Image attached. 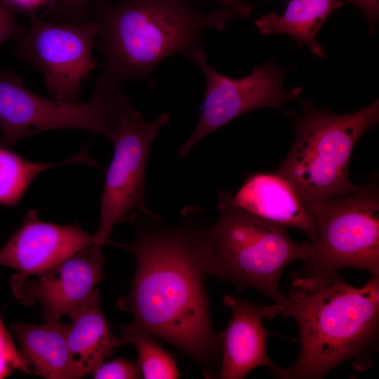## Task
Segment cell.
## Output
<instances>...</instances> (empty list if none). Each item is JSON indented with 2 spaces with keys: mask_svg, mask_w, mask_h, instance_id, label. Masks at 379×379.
Here are the masks:
<instances>
[{
  "mask_svg": "<svg viewBox=\"0 0 379 379\" xmlns=\"http://www.w3.org/2000/svg\"><path fill=\"white\" fill-rule=\"evenodd\" d=\"M135 242L125 247L136 258L131 290L120 303L133 324L194 359L206 378L219 376L221 348L210 316L204 272L183 222L166 224L150 211L139 213Z\"/></svg>",
  "mask_w": 379,
  "mask_h": 379,
  "instance_id": "cell-1",
  "label": "cell"
},
{
  "mask_svg": "<svg viewBox=\"0 0 379 379\" xmlns=\"http://www.w3.org/2000/svg\"><path fill=\"white\" fill-rule=\"evenodd\" d=\"M288 298L300 331V354L292 366L272 372L276 378L321 379L347 361L361 371L373 365L378 347L379 276L357 288L335 270L298 272Z\"/></svg>",
  "mask_w": 379,
  "mask_h": 379,
  "instance_id": "cell-2",
  "label": "cell"
},
{
  "mask_svg": "<svg viewBox=\"0 0 379 379\" xmlns=\"http://www.w3.org/2000/svg\"><path fill=\"white\" fill-rule=\"evenodd\" d=\"M239 18L222 8L200 12L185 0H120L98 4L92 18L97 27L95 46L104 58L102 71L95 80L92 98L110 97L128 79L150 85L155 67L173 54L186 57L202 49L204 31H223Z\"/></svg>",
  "mask_w": 379,
  "mask_h": 379,
  "instance_id": "cell-3",
  "label": "cell"
},
{
  "mask_svg": "<svg viewBox=\"0 0 379 379\" xmlns=\"http://www.w3.org/2000/svg\"><path fill=\"white\" fill-rule=\"evenodd\" d=\"M218 200V217L213 223L201 224L197 208L182 213L199 267L239 291L261 292L281 314L290 316V300L280 289V277L290 262L305 260L310 241H293L286 227L234 206L228 192H220Z\"/></svg>",
  "mask_w": 379,
  "mask_h": 379,
  "instance_id": "cell-4",
  "label": "cell"
},
{
  "mask_svg": "<svg viewBox=\"0 0 379 379\" xmlns=\"http://www.w3.org/2000/svg\"><path fill=\"white\" fill-rule=\"evenodd\" d=\"M295 126L289 153L276 171L293 187L306 208L352 192L349 176L352 151L379 120V100L347 114L317 109L306 100Z\"/></svg>",
  "mask_w": 379,
  "mask_h": 379,
  "instance_id": "cell-5",
  "label": "cell"
},
{
  "mask_svg": "<svg viewBox=\"0 0 379 379\" xmlns=\"http://www.w3.org/2000/svg\"><path fill=\"white\" fill-rule=\"evenodd\" d=\"M378 184L373 172L366 185L308 208L314 236L300 272L356 268L379 276Z\"/></svg>",
  "mask_w": 379,
  "mask_h": 379,
  "instance_id": "cell-6",
  "label": "cell"
},
{
  "mask_svg": "<svg viewBox=\"0 0 379 379\" xmlns=\"http://www.w3.org/2000/svg\"><path fill=\"white\" fill-rule=\"evenodd\" d=\"M131 108L121 91L86 103L49 100L27 89L11 69H0V146L4 147L56 129L84 130L112 139L121 114Z\"/></svg>",
  "mask_w": 379,
  "mask_h": 379,
  "instance_id": "cell-7",
  "label": "cell"
},
{
  "mask_svg": "<svg viewBox=\"0 0 379 379\" xmlns=\"http://www.w3.org/2000/svg\"><path fill=\"white\" fill-rule=\"evenodd\" d=\"M169 121L166 112L153 121L145 120L133 108L121 114L111 139L114 151L100 197L95 244H111L109 238L117 223L131 221L138 214L149 211L145 190L147 164L154 139Z\"/></svg>",
  "mask_w": 379,
  "mask_h": 379,
  "instance_id": "cell-8",
  "label": "cell"
},
{
  "mask_svg": "<svg viewBox=\"0 0 379 379\" xmlns=\"http://www.w3.org/2000/svg\"><path fill=\"white\" fill-rule=\"evenodd\" d=\"M29 15V26L14 39V53L43 74L54 99L76 102L81 82L97 66L95 22L56 23Z\"/></svg>",
  "mask_w": 379,
  "mask_h": 379,
  "instance_id": "cell-9",
  "label": "cell"
},
{
  "mask_svg": "<svg viewBox=\"0 0 379 379\" xmlns=\"http://www.w3.org/2000/svg\"><path fill=\"white\" fill-rule=\"evenodd\" d=\"M187 58L201 69L206 88L200 118L194 131L178 149L180 157L186 156L205 136L239 116L266 107L283 110V102L296 100L302 91L301 87L285 89L284 72L272 62L256 66L251 74L236 79L211 67L203 48L193 51Z\"/></svg>",
  "mask_w": 379,
  "mask_h": 379,
  "instance_id": "cell-10",
  "label": "cell"
},
{
  "mask_svg": "<svg viewBox=\"0 0 379 379\" xmlns=\"http://www.w3.org/2000/svg\"><path fill=\"white\" fill-rule=\"evenodd\" d=\"M101 247L94 244L77 251L32 278L13 276L10 284L15 297L25 305L39 301L42 318L46 322L59 321L83 305L104 278L106 258Z\"/></svg>",
  "mask_w": 379,
  "mask_h": 379,
  "instance_id": "cell-11",
  "label": "cell"
},
{
  "mask_svg": "<svg viewBox=\"0 0 379 379\" xmlns=\"http://www.w3.org/2000/svg\"><path fill=\"white\" fill-rule=\"evenodd\" d=\"M96 244L95 234L72 225L47 222L29 210L22 226L0 248V265L22 276L41 273L74 253Z\"/></svg>",
  "mask_w": 379,
  "mask_h": 379,
  "instance_id": "cell-12",
  "label": "cell"
},
{
  "mask_svg": "<svg viewBox=\"0 0 379 379\" xmlns=\"http://www.w3.org/2000/svg\"><path fill=\"white\" fill-rule=\"evenodd\" d=\"M224 305L232 312L227 327L218 335L221 348L219 378L241 379L253 369L266 366L272 371L274 364L266 352V340L270 333L264 327V319H272L281 314L279 307L258 305L235 295H226Z\"/></svg>",
  "mask_w": 379,
  "mask_h": 379,
  "instance_id": "cell-13",
  "label": "cell"
},
{
  "mask_svg": "<svg viewBox=\"0 0 379 379\" xmlns=\"http://www.w3.org/2000/svg\"><path fill=\"white\" fill-rule=\"evenodd\" d=\"M230 201L261 218L314 236L313 218L293 187L281 175L257 173L250 175Z\"/></svg>",
  "mask_w": 379,
  "mask_h": 379,
  "instance_id": "cell-14",
  "label": "cell"
},
{
  "mask_svg": "<svg viewBox=\"0 0 379 379\" xmlns=\"http://www.w3.org/2000/svg\"><path fill=\"white\" fill-rule=\"evenodd\" d=\"M100 298L96 288L83 305L68 314L72 319L67 334L71 379L91 373L116 347L124 345L120 337L111 333Z\"/></svg>",
  "mask_w": 379,
  "mask_h": 379,
  "instance_id": "cell-15",
  "label": "cell"
},
{
  "mask_svg": "<svg viewBox=\"0 0 379 379\" xmlns=\"http://www.w3.org/2000/svg\"><path fill=\"white\" fill-rule=\"evenodd\" d=\"M69 326L56 321L41 325L19 322L11 326L19 340L20 355L34 373L48 379H71Z\"/></svg>",
  "mask_w": 379,
  "mask_h": 379,
  "instance_id": "cell-16",
  "label": "cell"
},
{
  "mask_svg": "<svg viewBox=\"0 0 379 379\" xmlns=\"http://www.w3.org/2000/svg\"><path fill=\"white\" fill-rule=\"evenodd\" d=\"M343 4L342 0H290L282 15L264 14L255 24L262 34H289L299 47L304 44L312 54L324 58L317 34L327 18Z\"/></svg>",
  "mask_w": 379,
  "mask_h": 379,
  "instance_id": "cell-17",
  "label": "cell"
},
{
  "mask_svg": "<svg viewBox=\"0 0 379 379\" xmlns=\"http://www.w3.org/2000/svg\"><path fill=\"white\" fill-rule=\"evenodd\" d=\"M77 164L99 168L87 147L67 160L39 163L29 161L9 148L0 146V204L17 205L32 181L42 172L62 165Z\"/></svg>",
  "mask_w": 379,
  "mask_h": 379,
  "instance_id": "cell-18",
  "label": "cell"
},
{
  "mask_svg": "<svg viewBox=\"0 0 379 379\" xmlns=\"http://www.w3.org/2000/svg\"><path fill=\"white\" fill-rule=\"evenodd\" d=\"M124 344L133 343L138 353L142 378L175 379L180 377L176 363L170 353L161 347L152 335L132 324L121 327Z\"/></svg>",
  "mask_w": 379,
  "mask_h": 379,
  "instance_id": "cell-19",
  "label": "cell"
},
{
  "mask_svg": "<svg viewBox=\"0 0 379 379\" xmlns=\"http://www.w3.org/2000/svg\"><path fill=\"white\" fill-rule=\"evenodd\" d=\"M15 369L29 372L27 364L15 349L0 315V378L8 376Z\"/></svg>",
  "mask_w": 379,
  "mask_h": 379,
  "instance_id": "cell-20",
  "label": "cell"
},
{
  "mask_svg": "<svg viewBox=\"0 0 379 379\" xmlns=\"http://www.w3.org/2000/svg\"><path fill=\"white\" fill-rule=\"evenodd\" d=\"M95 379H135L142 374L138 361L117 358L99 365L92 373Z\"/></svg>",
  "mask_w": 379,
  "mask_h": 379,
  "instance_id": "cell-21",
  "label": "cell"
},
{
  "mask_svg": "<svg viewBox=\"0 0 379 379\" xmlns=\"http://www.w3.org/2000/svg\"><path fill=\"white\" fill-rule=\"evenodd\" d=\"M17 13L3 0H0V45L5 41L15 39L24 29L18 22Z\"/></svg>",
  "mask_w": 379,
  "mask_h": 379,
  "instance_id": "cell-22",
  "label": "cell"
},
{
  "mask_svg": "<svg viewBox=\"0 0 379 379\" xmlns=\"http://www.w3.org/2000/svg\"><path fill=\"white\" fill-rule=\"evenodd\" d=\"M65 22L77 24L88 20L87 11L93 0H60Z\"/></svg>",
  "mask_w": 379,
  "mask_h": 379,
  "instance_id": "cell-23",
  "label": "cell"
},
{
  "mask_svg": "<svg viewBox=\"0 0 379 379\" xmlns=\"http://www.w3.org/2000/svg\"><path fill=\"white\" fill-rule=\"evenodd\" d=\"M359 8L365 15L370 32H373L379 15V0H347Z\"/></svg>",
  "mask_w": 379,
  "mask_h": 379,
  "instance_id": "cell-24",
  "label": "cell"
},
{
  "mask_svg": "<svg viewBox=\"0 0 379 379\" xmlns=\"http://www.w3.org/2000/svg\"><path fill=\"white\" fill-rule=\"evenodd\" d=\"M16 13H35L44 6L54 4L56 0H3Z\"/></svg>",
  "mask_w": 379,
  "mask_h": 379,
  "instance_id": "cell-25",
  "label": "cell"
},
{
  "mask_svg": "<svg viewBox=\"0 0 379 379\" xmlns=\"http://www.w3.org/2000/svg\"><path fill=\"white\" fill-rule=\"evenodd\" d=\"M201 1V0H199ZM219 1L226 9H228L236 15L239 18L246 17L251 11L250 5L241 0H217Z\"/></svg>",
  "mask_w": 379,
  "mask_h": 379,
  "instance_id": "cell-26",
  "label": "cell"
},
{
  "mask_svg": "<svg viewBox=\"0 0 379 379\" xmlns=\"http://www.w3.org/2000/svg\"><path fill=\"white\" fill-rule=\"evenodd\" d=\"M97 4H100V3H102L104 2L105 0H95Z\"/></svg>",
  "mask_w": 379,
  "mask_h": 379,
  "instance_id": "cell-27",
  "label": "cell"
}]
</instances>
